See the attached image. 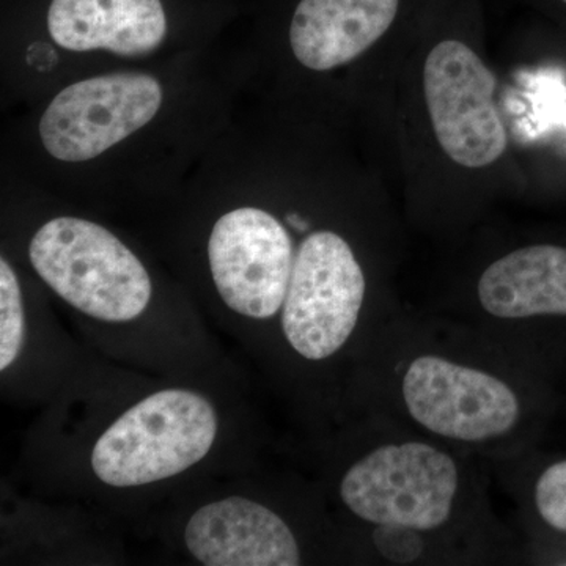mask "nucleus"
<instances>
[{"label":"nucleus","mask_w":566,"mask_h":566,"mask_svg":"<svg viewBox=\"0 0 566 566\" xmlns=\"http://www.w3.org/2000/svg\"><path fill=\"white\" fill-rule=\"evenodd\" d=\"M32 266L62 300L103 322H133L151 300L140 260L98 223L55 218L29 245Z\"/></svg>","instance_id":"f257e3e1"},{"label":"nucleus","mask_w":566,"mask_h":566,"mask_svg":"<svg viewBox=\"0 0 566 566\" xmlns=\"http://www.w3.org/2000/svg\"><path fill=\"white\" fill-rule=\"evenodd\" d=\"M218 415L207 398L167 389L129 408L98 439L92 468L106 485H148L181 474L210 452Z\"/></svg>","instance_id":"f03ea898"},{"label":"nucleus","mask_w":566,"mask_h":566,"mask_svg":"<svg viewBox=\"0 0 566 566\" xmlns=\"http://www.w3.org/2000/svg\"><path fill=\"white\" fill-rule=\"evenodd\" d=\"M460 490L452 457L424 442L378 447L342 480L340 495L354 515L379 527L428 532L450 520Z\"/></svg>","instance_id":"7ed1b4c3"},{"label":"nucleus","mask_w":566,"mask_h":566,"mask_svg":"<svg viewBox=\"0 0 566 566\" xmlns=\"http://www.w3.org/2000/svg\"><path fill=\"white\" fill-rule=\"evenodd\" d=\"M365 296L363 268L340 234H308L294 256L282 312L286 340L305 359L323 360L348 342Z\"/></svg>","instance_id":"20e7f679"},{"label":"nucleus","mask_w":566,"mask_h":566,"mask_svg":"<svg viewBox=\"0 0 566 566\" xmlns=\"http://www.w3.org/2000/svg\"><path fill=\"white\" fill-rule=\"evenodd\" d=\"M161 104V84L150 74L114 73L76 82L44 111L41 142L59 161H88L148 125Z\"/></svg>","instance_id":"39448f33"},{"label":"nucleus","mask_w":566,"mask_h":566,"mask_svg":"<svg viewBox=\"0 0 566 566\" xmlns=\"http://www.w3.org/2000/svg\"><path fill=\"white\" fill-rule=\"evenodd\" d=\"M497 81L468 44H436L423 66V91L434 134L452 161L480 169L504 155L509 137L494 103Z\"/></svg>","instance_id":"423d86ee"},{"label":"nucleus","mask_w":566,"mask_h":566,"mask_svg":"<svg viewBox=\"0 0 566 566\" xmlns=\"http://www.w3.org/2000/svg\"><path fill=\"white\" fill-rule=\"evenodd\" d=\"M401 395L417 423L452 441L501 438L521 417L520 398L505 381L431 354L406 367Z\"/></svg>","instance_id":"0eeeda50"},{"label":"nucleus","mask_w":566,"mask_h":566,"mask_svg":"<svg viewBox=\"0 0 566 566\" xmlns=\"http://www.w3.org/2000/svg\"><path fill=\"white\" fill-rule=\"evenodd\" d=\"M208 259L223 303L237 314L268 319L281 311L292 279L293 241L260 208H238L212 227Z\"/></svg>","instance_id":"6e6552de"},{"label":"nucleus","mask_w":566,"mask_h":566,"mask_svg":"<svg viewBox=\"0 0 566 566\" xmlns=\"http://www.w3.org/2000/svg\"><path fill=\"white\" fill-rule=\"evenodd\" d=\"M189 553L208 566H296L300 546L273 510L233 497L193 513L185 531Z\"/></svg>","instance_id":"1a4fd4ad"},{"label":"nucleus","mask_w":566,"mask_h":566,"mask_svg":"<svg viewBox=\"0 0 566 566\" xmlns=\"http://www.w3.org/2000/svg\"><path fill=\"white\" fill-rule=\"evenodd\" d=\"M46 24L63 50L122 57L151 54L169 29L163 0H51Z\"/></svg>","instance_id":"9d476101"},{"label":"nucleus","mask_w":566,"mask_h":566,"mask_svg":"<svg viewBox=\"0 0 566 566\" xmlns=\"http://www.w3.org/2000/svg\"><path fill=\"white\" fill-rule=\"evenodd\" d=\"M400 0H300L290 25L294 57L329 71L354 61L381 39Z\"/></svg>","instance_id":"9b49d317"},{"label":"nucleus","mask_w":566,"mask_h":566,"mask_svg":"<svg viewBox=\"0 0 566 566\" xmlns=\"http://www.w3.org/2000/svg\"><path fill=\"white\" fill-rule=\"evenodd\" d=\"M476 293L495 318L566 316V248L528 245L502 256L486 268Z\"/></svg>","instance_id":"f8f14e48"},{"label":"nucleus","mask_w":566,"mask_h":566,"mask_svg":"<svg viewBox=\"0 0 566 566\" xmlns=\"http://www.w3.org/2000/svg\"><path fill=\"white\" fill-rule=\"evenodd\" d=\"M24 307L20 282L6 259L0 260V370L20 356L24 342Z\"/></svg>","instance_id":"ddd939ff"},{"label":"nucleus","mask_w":566,"mask_h":566,"mask_svg":"<svg viewBox=\"0 0 566 566\" xmlns=\"http://www.w3.org/2000/svg\"><path fill=\"white\" fill-rule=\"evenodd\" d=\"M535 505L547 526L566 534V460L549 465L539 475Z\"/></svg>","instance_id":"4468645a"},{"label":"nucleus","mask_w":566,"mask_h":566,"mask_svg":"<svg viewBox=\"0 0 566 566\" xmlns=\"http://www.w3.org/2000/svg\"><path fill=\"white\" fill-rule=\"evenodd\" d=\"M562 2L566 3V0H562Z\"/></svg>","instance_id":"2eb2a0df"}]
</instances>
